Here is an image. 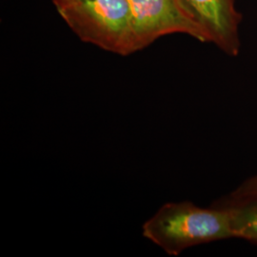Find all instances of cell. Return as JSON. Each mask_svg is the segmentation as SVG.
I'll return each mask as SVG.
<instances>
[{"label":"cell","instance_id":"cell-3","mask_svg":"<svg viewBox=\"0 0 257 257\" xmlns=\"http://www.w3.org/2000/svg\"><path fill=\"white\" fill-rule=\"evenodd\" d=\"M130 3L138 52L158 38L174 34L209 42L206 33L182 0H130Z\"/></svg>","mask_w":257,"mask_h":257},{"label":"cell","instance_id":"cell-5","mask_svg":"<svg viewBox=\"0 0 257 257\" xmlns=\"http://www.w3.org/2000/svg\"><path fill=\"white\" fill-rule=\"evenodd\" d=\"M230 212L234 238L257 244V201L235 200L230 197L214 203Z\"/></svg>","mask_w":257,"mask_h":257},{"label":"cell","instance_id":"cell-2","mask_svg":"<svg viewBox=\"0 0 257 257\" xmlns=\"http://www.w3.org/2000/svg\"><path fill=\"white\" fill-rule=\"evenodd\" d=\"M57 12L83 42L122 56L138 52L130 0H77Z\"/></svg>","mask_w":257,"mask_h":257},{"label":"cell","instance_id":"cell-7","mask_svg":"<svg viewBox=\"0 0 257 257\" xmlns=\"http://www.w3.org/2000/svg\"><path fill=\"white\" fill-rule=\"evenodd\" d=\"M75 1H77V0H52L53 4L55 5V7L57 11L69 6L70 4L74 3Z\"/></svg>","mask_w":257,"mask_h":257},{"label":"cell","instance_id":"cell-6","mask_svg":"<svg viewBox=\"0 0 257 257\" xmlns=\"http://www.w3.org/2000/svg\"><path fill=\"white\" fill-rule=\"evenodd\" d=\"M235 200L257 201V175L247 179L228 196Z\"/></svg>","mask_w":257,"mask_h":257},{"label":"cell","instance_id":"cell-4","mask_svg":"<svg viewBox=\"0 0 257 257\" xmlns=\"http://www.w3.org/2000/svg\"><path fill=\"white\" fill-rule=\"evenodd\" d=\"M182 1L206 33L209 42L215 44L227 55H238L242 16L235 7L234 0Z\"/></svg>","mask_w":257,"mask_h":257},{"label":"cell","instance_id":"cell-1","mask_svg":"<svg viewBox=\"0 0 257 257\" xmlns=\"http://www.w3.org/2000/svg\"><path fill=\"white\" fill-rule=\"evenodd\" d=\"M142 234L172 256L201 244L234 238L227 209L216 204L202 208L190 201L164 204L143 224Z\"/></svg>","mask_w":257,"mask_h":257}]
</instances>
